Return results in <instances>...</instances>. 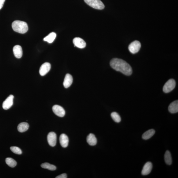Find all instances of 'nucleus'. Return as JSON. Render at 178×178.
<instances>
[{
    "label": "nucleus",
    "instance_id": "f257e3e1",
    "mask_svg": "<svg viewBox=\"0 0 178 178\" xmlns=\"http://www.w3.org/2000/svg\"><path fill=\"white\" fill-rule=\"evenodd\" d=\"M110 65L113 69L125 75L130 76L132 74V70L130 65L122 59L113 58L110 61Z\"/></svg>",
    "mask_w": 178,
    "mask_h": 178
},
{
    "label": "nucleus",
    "instance_id": "f03ea898",
    "mask_svg": "<svg viewBox=\"0 0 178 178\" xmlns=\"http://www.w3.org/2000/svg\"><path fill=\"white\" fill-rule=\"evenodd\" d=\"M12 28L14 31L18 33L24 34L28 30V26L26 22L15 20L13 22L12 24Z\"/></svg>",
    "mask_w": 178,
    "mask_h": 178
},
{
    "label": "nucleus",
    "instance_id": "7ed1b4c3",
    "mask_svg": "<svg viewBox=\"0 0 178 178\" xmlns=\"http://www.w3.org/2000/svg\"><path fill=\"white\" fill-rule=\"evenodd\" d=\"M84 1L91 7L97 10H103L105 7L103 3L100 0H84Z\"/></svg>",
    "mask_w": 178,
    "mask_h": 178
},
{
    "label": "nucleus",
    "instance_id": "20e7f679",
    "mask_svg": "<svg viewBox=\"0 0 178 178\" xmlns=\"http://www.w3.org/2000/svg\"><path fill=\"white\" fill-rule=\"evenodd\" d=\"M176 82L174 79H170L166 82L163 88V92L168 93L171 92L175 88Z\"/></svg>",
    "mask_w": 178,
    "mask_h": 178
},
{
    "label": "nucleus",
    "instance_id": "39448f33",
    "mask_svg": "<svg viewBox=\"0 0 178 178\" xmlns=\"http://www.w3.org/2000/svg\"><path fill=\"white\" fill-rule=\"evenodd\" d=\"M141 44L138 41H135L129 45L128 49L130 52L133 54H135L140 51Z\"/></svg>",
    "mask_w": 178,
    "mask_h": 178
},
{
    "label": "nucleus",
    "instance_id": "423d86ee",
    "mask_svg": "<svg viewBox=\"0 0 178 178\" xmlns=\"http://www.w3.org/2000/svg\"><path fill=\"white\" fill-rule=\"evenodd\" d=\"M52 111L55 114L60 117H63L65 115V112L62 107L55 105L52 108Z\"/></svg>",
    "mask_w": 178,
    "mask_h": 178
},
{
    "label": "nucleus",
    "instance_id": "0eeeda50",
    "mask_svg": "<svg viewBox=\"0 0 178 178\" xmlns=\"http://www.w3.org/2000/svg\"><path fill=\"white\" fill-rule=\"evenodd\" d=\"M47 140L49 144L51 147H54L56 145L57 136L54 132H50L48 134Z\"/></svg>",
    "mask_w": 178,
    "mask_h": 178
},
{
    "label": "nucleus",
    "instance_id": "6e6552de",
    "mask_svg": "<svg viewBox=\"0 0 178 178\" xmlns=\"http://www.w3.org/2000/svg\"><path fill=\"white\" fill-rule=\"evenodd\" d=\"M14 98V96L12 95H10L3 102V107L4 109L7 110L12 106L13 104Z\"/></svg>",
    "mask_w": 178,
    "mask_h": 178
},
{
    "label": "nucleus",
    "instance_id": "1a4fd4ad",
    "mask_svg": "<svg viewBox=\"0 0 178 178\" xmlns=\"http://www.w3.org/2000/svg\"><path fill=\"white\" fill-rule=\"evenodd\" d=\"M51 65L49 63H45L41 66L39 70V73L41 76H44L51 69Z\"/></svg>",
    "mask_w": 178,
    "mask_h": 178
},
{
    "label": "nucleus",
    "instance_id": "9d476101",
    "mask_svg": "<svg viewBox=\"0 0 178 178\" xmlns=\"http://www.w3.org/2000/svg\"><path fill=\"white\" fill-rule=\"evenodd\" d=\"M73 43L75 46L79 48L83 49L85 48L86 46V43L84 41L82 38L79 37H76L74 39Z\"/></svg>",
    "mask_w": 178,
    "mask_h": 178
},
{
    "label": "nucleus",
    "instance_id": "9b49d317",
    "mask_svg": "<svg viewBox=\"0 0 178 178\" xmlns=\"http://www.w3.org/2000/svg\"><path fill=\"white\" fill-rule=\"evenodd\" d=\"M152 164L150 162H148L144 166L141 171V174L143 175L149 174L152 168Z\"/></svg>",
    "mask_w": 178,
    "mask_h": 178
},
{
    "label": "nucleus",
    "instance_id": "f8f14e48",
    "mask_svg": "<svg viewBox=\"0 0 178 178\" xmlns=\"http://www.w3.org/2000/svg\"><path fill=\"white\" fill-rule=\"evenodd\" d=\"M59 141L62 147L64 148L67 147L69 143V139L65 134H61L59 137Z\"/></svg>",
    "mask_w": 178,
    "mask_h": 178
},
{
    "label": "nucleus",
    "instance_id": "ddd939ff",
    "mask_svg": "<svg viewBox=\"0 0 178 178\" xmlns=\"http://www.w3.org/2000/svg\"><path fill=\"white\" fill-rule=\"evenodd\" d=\"M13 52L16 58H20L22 55V48L20 45H16L13 48Z\"/></svg>",
    "mask_w": 178,
    "mask_h": 178
},
{
    "label": "nucleus",
    "instance_id": "4468645a",
    "mask_svg": "<svg viewBox=\"0 0 178 178\" xmlns=\"http://www.w3.org/2000/svg\"><path fill=\"white\" fill-rule=\"evenodd\" d=\"M73 81V77L71 75L67 74L66 75L63 84L65 88H68L71 86Z\"/></svg>",
    "mask_w": 178,
    "mask_h": 178
},
{
    "label": "nucleus",
    "instance_id": "2eb2a0df",
    "mask_svg": "<svg viewBox=\"0 0 178 178\" xmlns=\"http://www.w3.org/2000/svg\"><path fill=\"white\" fill-rule=\"evenodd\" d=\"M168 111L172 113H177L178 111V100L173 102L171 103L168 106Z\"/></svg>",
    "mask_w": 178,
    "mask_h": 178
},
{
    "label": "nucleus",
    "instance_id": "dca6fc26",
    "mask_svg": "<svg viewBox=\"0 0 178 178\" xmlns=\"http://www.w3.org/2000/svg\"><path fill=\"white\" fill-rule=\"evenodd\" d=\"M86 140L88 144L90 145L94 146L97 144V139L93 134L91 133L87 137Z\"/></svg>",
    "mask_w": 178,
    "mask_h": 178
},
{
    "label": "nucleus",
    "instance_id": "f3484780",
    "mask_svg": "<svg viewBox=\"0 0 178 178\" xmlns=\"http://www.w3.org/2000/svg\"><path fill=\"white\" fill-rule=\"evenodd\" d=\"M155 132L156 131L154 129H151L148 130L143 134L142 135V138L144 140H148L154 135Z\"/></svg>",
    "mask_w": 178,
    "mask_h": 178
},
{
    "label": "nucleus",
    "instance_id": "a211bd4d",
    "mask_svg": "<svg viewBox=\"0 0 178 178\" xmlns=\"http://www.w3.org/2000/svg\"><path fill=\"white\" fill-rule=\"evenodd\" d=\"M29 127V125L26 122H22L18 125V131L20 132H24L28 130Z\"/></svg>",
    "mask_w": 178,
    "mask_h": 178
},
{
    "label": "nucleus",
    "instance_id": "6ab92c4d",
    "mask_svg": "<svg viewBox=\"0 0 178 178\" xmlns=\"http://www.w3.org/2000/svg\"><path fill=\"white\" fill-rule=\"evenodd\" d=\"M164 159L165 163L168 165H171L172 164V156L170 151L167 150L164 155Z\"/></svg>",
    "mask_w": 178,
    "mask_h": 178
},
{
    "label": "nucleus",
    "instance_id": "aec40b11",
    "mask_svg": "<svg viewBox=\"0 0 178 178\" xmlns=\"http://www.w3.org/2000/svg\"><path fill=\"white\" fill-rule=\"evenodd\" d=\"M56 36V34L55 33H51L44 38V40L49 43H52L55 39Z\"/></svg>",
    "mask_w": 178,
    "mask_h": 178
},
{
    "label": "nucleus",
    "instance_id": "412c9836",
    "mask_svg": "<svg viewBox=\"0 0 178 178\" xmlns=\"http://www.w3.org/2000/svg\"><path fill=\"white\" fill-rule=\"evenodd\" d=\"M5 162L6 164L11 167L14 168L17 165V162L12 158H6Z\"/></svg>",
    "mask_w": 178,
    "mask_h": 178
},
{
    "label": "nucleus",
    "instance_id": "4be33fe9",
    "mask_svg": "<svg viewBox=\"0 0 178 178\" xmlns=\"http://www.w3.org/2000/svg\"><path fill=\"white\" fill-rule=\"evenodd\" d=\"M41 166V167L43 168L47 169L51 171H54L56 170V169L55 166L48 163H43Z\"/></svg>",
    "mask_w": 178,
    "mask_h": 178
},
{
    "label": "nucleus",
    "instance_id": "5701e85b",
    "mask_svg": "<svg viewBox=\"0 0 178 178\" xmlns=\"http://www.w3.org/2000/svg\"><path fill=\"white\" fill-rule=\"evenodd\" d=\"M111 116L113 120L116 122H120L121 120L120 116L118 113L115 112L111 113Z\"/></svg>",
    "mask_w": 178,
    "mask_h": 178
},
{
    "label": "nucleus",
    "instance_id": "b1692460",
    "mask_svg": "<svg viewBox=\"0 0 178 178\" xmlns=\"http://www.w3.org/2000/svg\"><path fill=\"white\" fill-rule=\"evenodd\" d=\"M10 149L14 153L18 154H22V151L19 147H10Z\"/></svg>",
    "mask_w": 178,
    "mask_h": 178
},
{
    "label": "nucleus",
    "instance_id": "393cba45",
    "mask_svg": "<svg viewBox=\"0 0 178 178\" xmlns=\"http://www.w3.org/2000/svg\"><path fill=\"white\" fill-rule=\"evenodd\" d=\"M67 175L66 173H63V174L58 176L56 177V178H67Z\"/></svg>",
    "mask_w": 178,
    "mask_h": 178
},
{
    "label": "nucleus",
    "instance_id": "a878e982",
    "mask_svg": "<svg viewBox=\"0 0 178 178\" xmlns=\"http://www.w3.org/2000/svg\"><path fill=\"white\" fill-rule=\"evenodd\" d=\"M5 0H0V10L3 7Z\"/></svg>",
    "mask_w": 178,
    "mask_h": 178
}]
</instances>
